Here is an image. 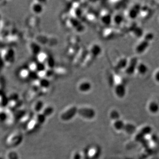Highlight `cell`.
Instances as JSON below:
<instances>
[{
	"instance_id": "6da1fadb",
	"label": "cell",
	"mask_w": 159,
	"mask_h": 159,
	"mask_svg": "<svg viewBox=\"0 0 159 159\" xmlns=\"http://www.w3.org/2000/svg\"><path fill=\"white\" fill-rule=\"evenodd\" d=\"M80 116L85 118H92L95 116V110L89 107H83L78 109V113Z\"/></svg>"
},
{
	"instance_id": "7a4b0ae2",
	"label": "cell",
	"mask_w": 159,
	"mask_h": 159,
	"mask_svg": "<svg viewBox=\"0 0 159 159\" xmlns=\"http://www.w3.org/2000/svg\"><path fill=\"white\" fill-rule=\"evenodd\" d=\"M139 63L138 58L136 57L132 58L130 60H129L128 64L126 69L125 70V73L127 75H133L136 71V68Z\"/></svg>"
},
{
	"instance_id": "3957f363",
	"label": "cell",
	"mask_w": 159,
	"mask_h": 159,
	"mask_svg": "<svg viewBox=\"0 0 159 159\" xmlns=\"http://www.w3.org/2000/svg\"><path fill=\"white\" fill-rule=\"evenodd\" d=\"M78 108L75 106L70 107L61 114V118L66 120L72 118L78 113Z\"/></svg>"
},
{
	"instance_id": "277c9868",
	"label": "cell",
	"mask_w": 159,
	"mask_h": 159,
	"mask_svg": "<svg viewBox=\"0 0 159 159\" xmlns=\"http://www.w3.org/2000/svg\"><path fill=\"white\" fill-rule=\"evenodd\" d=\"M114 93L118 98H124L126 95L125 86L122 83L117 84L114 87Z\"/></svg>"
},
{
	"instance_id": "5b68a950",
	"label": "cell",
	"mask_w": 159,
	"mask_h": 159,
	"mask_svg": "<svg viewBox=\"0 0 159 159\" xmlns=\"http://www.w3.org/2000/svg\"><path fill=\"white\" fill-rule=\"evenodd\" d=\"M92 89V84L89 81L87 80L81 81V83L79 84L78 86V89L79 92L86 93L89 92Z\"/></svg>"
},
{
	"instance_id": "8992f818",
	"label": "cell",
	"mask_w": 159,
	"mask_h": 159,
	"mask_svg": "<svg viewBox=\"0 0 159 159\" xmlns=\"http://www.w3.org/2000/svg\"><path fill=\"white\" fill-rule=\"evenodd\" d=\"M142 11V6L139 4L134 5L129 11V17L131 19H135Z\"/></svg>"
},
{
	"instance_id": "52a82bcc",
	"label": "cell",
	"mask_w": 159,
	"mask_h": 159,
	"mask_svg": "<svg viewBox=\"0 0 159 159\" xmlns=\"http://www.w3.org/2000/svg\"><path fill=\"white\" fill-rule=\"evenodd\" d=\"M150 45V42L143 40L139 45H137L135 48V51L137 53L141 54L145 52L148 48Z\"/></svg>"
},
{
	"instance_id": "ba28073f",
	"label": "cell",
	"mask_w": 159,
	"mask_h": 159,
	"mask_svg": "<svg viewBox=\"0 0 159 159\" xmlns=\"http://www.w3.org/2000/svg\"><path fill=\"white\" fill-rule=\"evenodd\" d=\"M70 24L72 25V27L78 32H82L83 31H84V25L79 21L78 19L72 18L70 20Z\"/></svg>"
},
{
	"instance_id": "9c48e42d",
	"label": "cell",
	"mask_w": 159,
	"mask_h": 159,
	"mask_svg": "<svg viewBox=\"0 0 159 159\" xmlns=\"http://www.w3.org/2000/svg\"><path fill=\"white\" fill-rule=\"evenodd\" d=\"M102 49L100 45L95 43L92 45L90 48V53L91 55L94 57H97L101 55Z\"/></svg>"
},
{
	"instance_id": "30bf717a",
	"label": "cell",
	"mask_w": 159,
	"mask_h": 159,
	"mask_svg": "<svg viewBox=\"0 0 159 159\" xmlns=\"http://www.w3.org/2000/svg\"><path fill=\"white\" fill-rule=\"evenodd\" d=\"M129 60L127 58H121L117 62L115 67L117 70H125L128 64Z\"/></svg>"
},
{
	"instance_id": "8fae6325",
	"label": "cell",
	"mask_w": 159,
	"mask_h": 159,
	"mask_svg": "<svg viewBox=\"0 0 159 159\" xmlns=\"http://www.w3.org/2000/svg\"><path fill=\"white\" fill-rule=\"evenodd\" d=\"M100 21L103 24L109 26L113 23V17L109 13L104 14L100 18Z\"/></svg>"
},
{
	"instance_id": "7c38bea8",
	"label": "cell",
	"mask_w": 159,
	"mask_h": 159,
	"mask_svg": "<svg viewBox=\"0 0 159 159\" xmlns=\"http://www.w3.org/2000/svg\"><path fill=\"white\" fill-rule=\"evenodd\" d=\"M136 71L141 75H145L148 71V67L144 63H140L137 66Z\"/></svg>"
},
{
	"instance_id": "4fadbf2b",
	"label": "cell",
	"mask_w": 159,
	"mask_h": 159,
	"mask_svg": "<svg viewBox=\"0 0 159 159\" xmlns=\"http://www.w3.org/2000/svg\"><path fill=\"white\" fill-rule=\"evenodd\" d=\"M148 110L152 114H156L159 111V104L156 101H152L148 105Z\"/></svg>"
},
{
	"instance_id": "5bb4252c",
	"label": "cell",
	"mask_w": 159,
	"mask_h": 159,
	"mask_svg": "<svg viewBox=\"0 0 159 159\" xmlns=\"http://www.w3.org/2000/svg\"><path fill=\"white\" fill-rule=\"evenodd\" d=\"M32 10L35 14H40L43 12V5L40 3L36 2L32 5Z\"/></svg>"
},
{
	"instance_id": "9a60e30c",
	"label": "cell",
	"mask_w": 159,
	"mask_h": 159,
	"mask_svg": "<svg viewBox=\"0 0 159 159\" xmlns=\"http://www.w3.org/2000/svg\"><path fill=\"white\" fill-rule=\"evenodd\" d=\"M39 85L42 88L48 89L50 87V81L49 80V78H46V77H43L39 81Z\"/></svg>"
},
{
	"instance_id": "2e32d148",
	"label": "cell",
	"mask_w": 159,
	"mask_h": 159,
	"mask_svg": "<svg viewBox=\"0 0 159 159\" xmlns=\"http://www.w3.org/2000/svg\"><path fill=\"white\" fill-rule=\"evenodd\" d=\"M132 32H133V34L138 38H140L143 36L144 34V31L143 30L142 28H139L138 26H135L132 27L131 29Z\"/></svg>"
},
{
	"instance_id": "e0dca14e",
	"label": "cell",
	"mask_w": 159,
	"mask_h": 159,
	"mask_svg": "<svg viewBox=\"0 0 159 159\" xmlns=\"http://www.w3.org/2000/svg\"><path fill=\"white\" fill-rule=\"evenodd\" d=\"M124 21V17L120 14H116L113 17V22L117 25H120Z\"/></svg>"
},
{
	"instance_id": "ac0fdd59",
	"label": "cell",
	"mask_w": 159,
	"mask_h": 159,
	"mask_svg": "<svg viewBox=\"0 0 159 159\" xmlns=\"http://www.w3.org/2000/svg\"><path fill=\"white\" fill-rule=\"evenodd\" d=\"M31 50L33 54L38 55L41 52V48L38 44L33 43L31 45Z\"/></svg>"
},
{
	"instance_id": "d6986e66",
	"label": "cell",
	"mask_w": 159,
	"mask_h": 159,
	"mask_svg": "<svg viewBox=\"0 0 159 159\" xmlns=\"http://www.w3.org/2000/svg\"><path fill=\"white\" fill-rule=\"evenodd\" d=\"M53 112L54 109L53 107L51 106H47L43 109V114L46 117V116H50L53 113Z\"/></svg>"
},
{
	"instance_id": "ffe728a7",
	"label": "cell",
	"mask_w": 159,
	"mask_h": 159,
	"mask_svg": "<svg viewBox=\"0 0 159 159\" xmlns=\"http://www.w3.org/2000/svg\"><path fill=\"white\" fill-rule=\"evenodd\" d=\"M46 63H47L46 64L47 66H48L50 69H52L55 66V60L52 57L48 56L47 59L46 60Z\"/></svg>"
},
{
	"instance_id": "44dd1931",
	"label": "cell",
	"mask_w": 159,
	"mask_h": 159,
	"mask_svg": "<svg viewBox=\"0 0 159 159\" xmlns=\"http://www.w3.org/2000/svg\"><path fill=\"white\" fill-rule=\"evenodd\" d=\"M30 74V71L28 69H23L21 70L19 72V75L22 78H27Z\"/></svg>"
},
{
	"instance_id": "7402d4cb",
	"label": "cell",
	"mask_w": 159,
	"mask_h": 159,
	"mask_svg": "<svg viewBox=\"0 0 159 159\" xmlns=\"http://www.w3.org/2000/svg\"><path fill=\"white\" fill-rule=\"evenodd\" d=\"M44 108V104L43 102L41 101H39L37 103H36L35 105V110L37 112H39Z\"/></svg>"
},
{
	"instance_id": "603a6c76",
	"label": "cell",
	"mask_w": 159,
	"mask_h": 159,
	"mask_svg": "<svg viewBox=\"0 0 159 159\" xmlns=\"http://www.w3.org/2000/svg\"><path fill=\"white\" fill-rule=\"evenodd\" d=\"M154 38H155V36L153 33L148 32L144 36V40L150 42L151 41L153 40Z\"/></svg>"
},
{
	"instance_id": "cb8c5ba5",
	"label": "cell",
	"mask_w": 159,
	"mask_h": 159,
	"mask_svg": "<svg viewBox=\"0 0 159 159\" xmlns=\"http://www.w3.org/2000/svg\"><path fill=\"white\" fill-rule=\"evenodd\" d=\"M110 115L111 118L113 119H115V120H118L120 117L119 112L116 110H112V111L111 112Z\"/></svg>"
},
{
	"instance_id": "d4e9b609",
	"label": "cell",
	"mask_w": 159,
	"mask_h": 159,
	"mask_svg": "<svg viewBox=\"0 0 159 159\" xmlns=\"http://www.w3.org/2000/svg\"><path fill=\"white\" fill-rule=\"evenodd\" d=\"M115 125H116V128H119V129H122V128H124L125 126V124H124V122L121 120H116L115 122Z\"/></svg>"
},
{
	"instance_id": "484cf974",
	"label": "cell",
	"mask_w": 159,
	"mask_h": 159,
	"mask_svg": "<svg viewBox=\"0 0 159 159\" xmlns=\"http://www.w3.org/2000/svg\"><path fill=\"white\" fill-rule=\"evenodd\" d=\"M152 129L151 127L149 126H146V127H144V128L142 130V133H144L145 135H148L150 134L152 132Z\"/></svg>"
},
{
	"instance_id": "4316f807",
	"label": "cell",
	"mask_w": 159,
	"mask_h": 159,
	"mask_svg": "<svg viewBox=\"0 0 159 159\" xmlns=\"http://www.w3.org/2000/svg\"><path fill=\"white\" fill-rule=\"evenodd\" d=\"M155 79L157 82L159 83V71L156 72V73L155 74Z\"/></svg>"
},
{
	"instance_id": "83f0119b",
	"label": "cell",
	"mask_w": 159,
	"mask_h": 159,
	"mask_svg": "<svg viewBox=\"0 0 159 159\" xmlns=\"http://www.w3.org/2000/svg\"><path fill=\"white\" fill-rule=\"evenodd\" d=\"M1 98L2 99V97H0V101H1Z\"/></svg>"
}]
</instances>
